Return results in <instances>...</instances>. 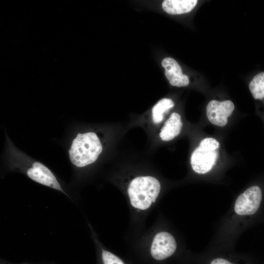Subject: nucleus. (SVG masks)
Segmentation results:
<instances>
[{
    "mask_svg": "<svg viewBox=\"0 0 264 264\" xmlns=\"http://www.w3.org/2000/svg\"><path fill=\"white\" fill-rule=\"evenodd\" d=\"M175 105L172 100L163 98L160 100L153 108L152 118L155 124L160 123L163 119L164 114L172 109Z\"/></svg>",
    "mask_w": 264,
    "mask_h": 264,
    "instance_id": "f8f14e48",
    "label": "nucleus"
},
{
    "mask_svg": "<svg viewBox=\"0 0 264 264\" xmlns=\"http://www.w3.org/2000/svg\"><path fill=\"white\" fill-rule=\"evenodd\" d=\"M102 150V144L95 133H79L72 142L69 156L73 165L83 167L94 162Z\"/></svg>",
    "mask_w": 264,
    "mask_h": 264,
    "instance_id": "f257e3e1",
    "label": "nucleus"
},
{
    "mask_svg": "<svg viewBox=\"0 0 264 264\" xmlns=\"http://www.w3.org/2000/svg\"><path fill=\"white\" fill-rule=\"evenodd\" d=\"M176 249L175 238L167 232H160L154 237L151 248L154 259L160 261L172 256Z\"/></svg>",
    "mask_w": 264,
    "mask_h": 264,
    "instance_id": "423d86ee",
    "label": "nucleus"
},
{
    "mask_svg": "<svg viewBox=\"0 0 264 264\" xmlns=\"http://www.w3.org/2000/svg\"><path fill=\"white\" fill-rule=\"evenodd\" d=\"M159 181L152 176H139L129 185L128 193L130 202L135 208L145 210L155 202L160 191Z\"/></svg>",
    "mask_w": 264,
    "mask_h": 264,
    "instance_id": "f03ea898",
    "label": "nucleus"
},
{
    "mask_svg": "<svg viewBox=\"0 0 264 264\" xmlns=\"http://www.w3.org/2000/svg\"><path fill=\"white\" fill-rule=\"evenodd\" d=\"M26 174L32 180L66 194L54 175L42 163L39 162H34L31 167L27 169Z\"/></svg>",
    "mask_w": 264,
    "mask_h": 264,
    "instance_id": "0eeeda50",
    "label": "nucleus"
},
{
    "mask_svg": "<svg viewBox=\"0 0 264 264\" xmlns=\"http://www.w3.org/2000/svg\"><path fill=\"white\" fill-rule=\"evenodd\" d=\"M248 88L255 101L257 113L264 123V71L253 76Z\"/></svg>",
    "mask_w": 264,
    "mask_h": 264,
    "instance_id": "1a4fd4ad",
    "label": "nucleus"
},
{
    "mask_svg": "<svg viewBox=\"0 0 264 264\" xmlns=\"http://www.w3.org/2000/svg\"><path fill=\"white\" fill-rule=\"evenodd\" d=\"M235 110L234 103L229 100H210L206 108L208 120L212 124L218 127H224L227 123L228 117Z\"/></svg>",
    "mask_w": 264,
    "mask_h": 264,
    "instance_id": "39448f33",
    "label": "nucleus"
},
{
    "mask_svg": "<svg viewBox=\"0 0 264 264\" xmlns=\"http://www.w3.org/2000/svg\"><path fill=\"white\" fill-rule=\"evenodd\" d=\"M198 2L197 0H165L162 2V7L169 14L180 15L192 11Z\"/></svg>",
    "mask_w": 264,
    "mask_h": 264,
    "instance_id": "9b49d317",
    "label": "nucleus"
},
{
    "mask_svg": "<svg viewBox=\"0 0 264 264\" xmlns=\"http://www.w3.org/2000/svg\"><path fill=\"white\" fill-rule=\"evenodd\" d=\"M182 127L181 116L177 112H173L161 128L159 137L164 141L172 140L180 133Z\"/></svg>",
    "mask_w": 264,
    "mask_h": 264,
    "instance_id": "9d476101",
    "label": "nucleus"
},
{
    "mask_svg": "<svg viewBox=\"0 0 264 264\" xmlns=\"http://www.w3.org/2000/svg\"><path fill=\"white\" fill-rule=\"evenodd\" d=\"M262 199V191L258 185H253L246 189L237 198L235 212L240 216L251 215L258 210Z\"/></svg>",
    "mask_w": 264,
    "mask_h": 264,
    "instance_id": "20e7f679",
    "label": "nucleus"
},
{
    "mask_svg": "<svg viewBox=\"0 0 264 264\" xmlns=\"http://www.w3.org/2000/svg\"><path fill=\"white\" fill-rule=\"evenodd\" d=\"M210 264H233L228 261L222 258H216L212 261Z\"/></svg>",
    "mask_w": 264,
    "mask_h": 264,
    "instance_id": "4468645a",
    "label": "nucleus"
},
{
    "mask_svg": "<svg viewBox=\"0 0 264 264\" xmlns=\"http://www.w3.org/2000/svg\"><path fill=\"white\" fill-rule=\"evenodd\" d=\"M220 143L215 138L206 137L201 140L193 152L190 164L193 171L198 174H205L215 166L219 157Z\"/></svg>",
    "mask_w": 264,
    "mask_h": 264,
    "instance_id": "7ed1b4c3",
    "label": "nucleus"
},
{
    "mask_svg": "<svg viewBox=\"0 0 264 264\" xmlns=\"http://www.w3.org/2000/svg\"><path fill=\"white\" fill-rule=\"evenodd\" d=\"M102 259L103 264H125L117 256L105 250H102Z\"/></svg>",
    "mask_w": 264,
    "mask_h": 264,
    "instance_id": "ddd939ff",
    "label": "nucleus"
},
{
    "mask_svg": "<svg viewBox=\"0 0 264 264\" xmlns=\"http://www.w3.org/2000/svg\"><path fill=\"white\" fill-rule=\"evenodd\" d=\"M161 65L165 68V76L172 86L184 87L189 84L188 76L183 73L181 67L175 59L171 57L165 58Z\"/></svg>",
    "mask_w": 264,
    "mask_h": 264,
    "instance_id": "6e6552de",
    "label": "nucleus"
}]
</instances>
